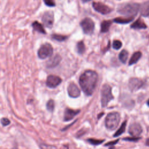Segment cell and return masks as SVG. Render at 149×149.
<instances>
[{"label": "cell", "instance_id": "obj_5", "mask_svg": "<svg viewBox=\"0 0 149 149\" xmlns=\"http://www.w3.org/2000/svg\"><path fill=\"white\" fill-rule=\"evenodd\" d=\"M80 25L84 33L86 34H91L94 30L95 24L91 18H84L80 22Z\"/></svg>", "mask_w": 149, "mask_h": 149}, {"label": "cell", "instance_id": "obj_4", "mask_svg": "<svg viewBox=\"0 0 149 149\" xmlns=\"http://www.w3.org/2000/svg\"><path fill=\"white\" fill-rule=\"evenodd\" d=\"M101 105L102 107L107 105L108 102L113 99V96L112 94V89L109 85L105 84L102 86L101 90Z\"/></svg>", "mask_w": 149, "mask_h": 149}, {"label": "cell", "instance_id": "obj_17", "mask_svg": "<svg viewBox=\"0 0 149 149\" xmlns=\"http://www.w3.org/2000/svg\"><path fill=\"white\" fill-rule=\"evenodd\" d=\"M141 52L140 51L135 52L132 56V57L130 59V61L129 62V65H132L133 64H135L137 63V62L140 59V58L141 57Z\"/></svg>", "mask_w": 149, "mask_h": 149}, {"label": "cell", "instance_id": "obj_7", "mask_svg": "<svg viewBox=\"0 0 149 149\" xmlns=\"http://www.w3.org/2000/svg\"><path fill=\"white\" fill-rule=\"evenodd\" d=\"M42 22L45 27L49 29L52 28L54 22V15L53 12H45L42 16Z\"/></svg>", "mask_w": 149, "mask_h": 149}, {"label": "cell", "instance_id": "obj_31", "mask_svg": "<svg viewBox=\"0 0 149 149\" xmlns=\"http://www.w3.org/2000/svg\"><path fill=\"white\" fill-rule=\"evenodd\" d=\"M40 147L41 149H56L55 146H49L47 144H41L40 145Z\"/></svg>", "mask_w": 149, "mask_h": 149}, {"label": "cell", "instance_id": "obj_19", "mask_svg": "<svg viewBox=\"0 0 149 149\" xmlns=\"http://www.w3.org/2000/svg\"><path fill=\"white\" fill-rule=\"evenodd\" d=\"M32 26H33V29L35 30V31H37V32H39L40 33H42V34H45L46 32H45V30H44L42 25L40 23L38 22H34L33 23H32Z\"/></svg>", "mask_w": 149, "mask_h": 149}, {"label": "cell", "instance_id": "obj_12", "mask_svg": "<svg viewBox=\"0 0 149 149\" xmlns=\"http://www.w3.org/2000/svg\"><path fill=\"white\" fill-rule=\"evenodd\" d=\"M142 127L140 125L137 123L131 124L129 127V134L134 137L140 135L142 133Z\"/></svg>", "mask_w": 149, "mask_h": 149}, {"label": "cell", "instance_id": "obj_24", "mask_svg": "<svg viewBox=\"0 0 149 149\" xmlns=\"http://www.w3.org/2000/svg\"><path fill=\"white\" fill-rule=\"evenodd\" d=\"M52 38L58 41H63L67 38V37L65 36L61 35V34H54L52 35Z\"/></svg>", "mask_w": 149, "mask_h": 149}, {"label": "cell", "instance_id": "obj_28", "mask_svg": "<svg viewBox=\"0 0 149 149\" xmlns=\"http://www.w3.org/2000/svg\"><path fill=\"white\" fill-rule=\"evenodd\" d=\"M44 2L45 4L48 6L52 7L55 6V0H44Z\"/></svg>", "mask_w": 149, "mask_h": 149}, {"label": "cell", "instance_id": "obj_9", "mask_svg": "<svg viewBox=\"0 0 149 149\" xmlns=\"http://www.w3.org/2000/svg\"><path fill=\"white\" fill-rule=\"evenodd\" d=\"M61 81L62 79L59 76L52 74L48 76L46 84L49 88H55L61 84Z\"/></svg>", "mask_w": 149, "mask_h": 149}, {"label": "cell", "instance_id": "obj_30", "mask_svg": "<svg viewBox=\"0 0 149 149\" xmlns=\"http://www.w3.org/2000/svg\"><path fill=\"white\" fill-rule=\"evenodd\" d=\"M10 120L7 118H2L1 119V123L3 126H8L10 124Z\"/></svg>", "mask_w": 149, "mask_h": 149}, {"label": "cell", "instance_id": "obj_21", "mask_svg": "<svg viewBox=\"0 0 149 149\" xmlns=\"http://www.w3.org/2000/svg\"><path fill=\"white\" fill-rule=\"evenodd\" d=\"M127 58H128V52L125 49L122 50L119 54V59L120 61V62L123 63H125L127 61Z\"/></svg>", "mask_w": 149, "mask_h": 149}, {"label": "cell", "instance_id": "obj_14", "mask_svg": "<svg viewBox=\"0 0 149 149\" xmlns=\"http://www.w3.org/2000/svg\"><path fill=\"white\" fill-rule=\"evenodd\" d=\"M61 61V57L59 55H55L47 62V66L48 68H54Z\"/></svg>", "mask_w": 149, "mask_h": 149}, {"label": "cell", "instance_id": "obj_23", "mask_svg": "<svg viewBox=\"0 0 149 149\" xmlns=\"http://www.w3.org/2000/svg\"><path fill=\"white\" fill-rule=\"evenodd\" d=\"M76 47H77V52L79 54H83L85 52L86 47H85L83 41H80L78 42L76 45Z\"/></svg>", "mask_w": 149, "mask_h": 149}, {"label": "cell", "instance_id": "obj_11", "mask_svg": "<svg viewBox=\"0 0 149 149\" xmlns=\"http://www.w3.org/2000/svg\"><path fill=\"white\" fill-rule=\"evenodd\" d=\"M68 93L70 97L76 98L80 95V91L76 84L74 83H71L68 86Z\"/></svg>", "mask_w": 149, "mask_h": 149}, {"label": "cell", "instance_id": "obj_3", "mask_svg": "<svg viewBox=\"0 0 149 149\" xmlns=\"http://www.w3.org/2000/svg\"><path fill=\"white\" fill-rule=\"evenodd\" d=\"M120 118V114L117 112H112L109 113L105 120L106 127L110 130L115 129L119 125Z\"/></svg>", "mask_w": 149, "mask_h": 149}, {"label": "cell", "instance_id": "obj_2", "mask_svg": "<svg viewBox=\"0 0 149 149\" xmlns=\"http://www.w3.org/2000/svg\"><path fill=\"white\" fill-rule=\"evenodd\" d=\"M140 5L137 3L121 4L117 9V12L127 17H134L137 14Z\"/></svg>", "mask_w": 149, "mask_h": 149}, {"label": "cell", "instance_id": "obj_15", "mask_svg": "<svg viewBox=\"0 0 149 149\" xmlns=\"http://www.w3.org/2000/svg\"><path fill=\"white\" fill-rule=\"evenodd\" d=\"M130 27L133 29H146L147 25L140 18H139L130 25Z\"/></svg>", "mask_w": 149, "mask_h": 149}, {"label": "cell", "instance_id": "obj_10", "mask_svg": "<svg viewBox=\"0 0 149 149\" xmlns=\"http://www.w3.org/2000/svg\"><path fill=\"white\" fill-rule=\"evenodd\" d=\"M143 85V81L138 78L133 77L129 81L128 86L132 91H135L140 88Z\"/></svg>", "mask_w": 149, "mask_h": 149}, {"label": "cell", "instance_id": "obj_1", "mask_svg": "<svg viewBox=\"0 0 149 149\" xmlns=\"http://www.w3.org/2000/svg\"><path fill=\"white\" fill-rule=\"evenodd\" d=\"M98 78L97 73L91 70H87L81 74L79 84L86 95L89 96L93 94L96 87Z\"/></svg>", "mask_w": 149, "mask_h": 149}, {"label": "cell", "instance_id": "obj_34", "mask_svg": "<svg viewBox=\"0 0 149 149\" xmlns=\"http://www.w3.org/2000/svg\"><path fill=\"white\" fill-rule=\"evenodd\" d=\"M147 105L149 107V99L148 100V101H147Z\"/></svg>", "mask_w": 149, "mask_h": 149}, {"label": "cell", "instance_id": "obj_6", "mask_svg": "<svg viewBox=\"0 0 149 149\" xmlns=\"http://www.w3.org/2000/svg\"><path fill=\"white\" fill-rule=\"evenodd\" d=\"M53 53V48L49 43L42 44L38 50V56L39 58L44 59L52 55Z\"/></svg>", "mask_w": 149, "mask_h": 149}, {"label": "cell", "instance_id": "obj_16", "mask_svg": "<svg viewBox=\"0 0 149 149\" xmlns=\"http://www.w3.org/2000/svg\"><path fill=\"white\" fill-rule=\"evenodd\" d=\"M140 10L142 16L147 17L149 16V0L144 2L140 6Z\"/></svg>", "mask_w": 149, "mask_h": 149}, {"label": "cell", "instance_id": "obj_27", "mask_svg": "<svg viewBox=\"0 0 149 149\" xmlns=\"http://www.w3.org/2000/svg\"><path fill=\"white\" fill-rule=\"evenodd\" d=\"M122 43L119 40H114L113 42L112 47L115 49H119L122 47Z\"/></svg>", "mask_w": 149, "mask_h": 149}, {"label": "cell", "instance_id": "obj_32", "mask_svg": "<svg viewBox=\"0 0 149 149\" xmlns=\"http://www.w3.org/2000/svg\"><path fill=\"white\" fill-rule=\"evenodd\" d=\"M119 141V139H117L116 140H114V141H110V142H108L107 143V144H105V146H113V145H115V144H116L118 143V141Z\"/></svg>", "mask_w": 149, "mask_h": 149}, {"label": "cell", "instance_id": "obj_18", "mask_svg": "<svg viewBox=\"0 0 149 149\" xmlns=\"http://www.w3.org/2000/svg\"><path fill=\"white\" fill-rule=\"evenodd\" d=\"M112 24L111 20H104L101 24V32L107 33L109 31L110 26Z\"/></svg>", "mask_w": 149, "mask_h": 149}, {"label": "cell", "instance_id": "obj_13", "mask_svg": "<svg viewBox=\"0 0 149 149\" xmlns=\"http://www.w3.org/2000/svg\"><path fill=\"white\" fill-rule=\"evenodd\" d=\"M80 112V110H74L69 108H66L64 112V116H63L64 120L69 121L72 120Z\"/></svg>", "mask_w": 149, "mask_h": 149}, {"label": "cell", "instance_id": "obj_29", "mask_svg": "<svg viewBox=\"0 0 149 149\" xmlns=\"http://www.w3.org/2000/svg\"><path fill=\"white\" fill-rule=\"evenodd\" d=\"M141 138L139 137H125L123 139V140L126 141H133V142H137L138 140H139Z\"/></svg>", "mask_w": 149, "mask_h": 149}, {"label": "cell", "instance_id": "obj_20", "mask_svg": "<svg viewBox=\"0 0 149 149\" xmlns=\"http://www.w3.org/2000/svg\"><path fill=\"white\" fill-rule=\"evenodd\" d=\"M134 17H116L113 19V22L118 24H127L130 23Z\"/></svg>", "mask_w": 149, "mask_h": 149}, {"label": "cell", "instance_id": "obj_33", "mask_svg": "<svg viewBox=\"0 0 149 149\" xmlns=\"http://www.w3.org/2000/svg\"><path fill=\"white\" fill-rule=\"evenodd\" d=\"M146 144L147 146H149V138H148V139H147L146 140Z\"/></svg>", "mask_w": 149, "mask_h": 149}, {"label": "cell", "instance_id": "obj_8", "mask_svg": "<svg viewBox=\"0 0 149 149\" xmlns=\"http://www.w3.org/2000/svg\"><path fill=\"white\" fill-rule=\"evenodd\" d=\"M92 6L96 12L102 15H107L112 11L111 8L101 2H94L92 3Z\"/></svg>", "mask_w": 149, "mask_h": 149}, {"label": "cell", "instance_id": "obj_25", "mask_svg": "<svg viewBox=\"0 0 149 149\" xmlns=\"http://www.w3.org/2000/svg\"><path fill=\"white\" fill-rule=\"evenodd\" d=\"M54 107H55V103L54 100H49L47 103V108L48 111L50 112H52L53 110L54 109Z\"/></svg>", "mask_w": 149, "mask_h": 149}, {"label": "cell", "instance_id": "obj_22", "mask_svg": "<svg viewBox=\"0 0 149 149\" xmlns=\"http://www.w3.org/2000/svg\"><path fill=\"white\" fill-rule=\"evenodd\" d=\"M126 121L125 120V122H123L122 123L120 127L118 129V130L113 134V137H118L119 136L121 135L123 133H124L125 131V129H126Z\"/></svg>", "mask_w": 149, "mask_h": 149}, {"label": "cell", "instance_id": "obj_26", "mask_svg": "<svg viewBox=\"0 0 149 149\" xmlns=\"http://www.w3.org/2000/svg\"><path fill=\"white\" fill-rule=\"evenodd\" d=\"M87 141L91 144L93 145H99L103 143L104 141V140H98V139H89L87 140Z\"/></svg>", "mask_w": 149, "mask_h": 149}]
</instances>
